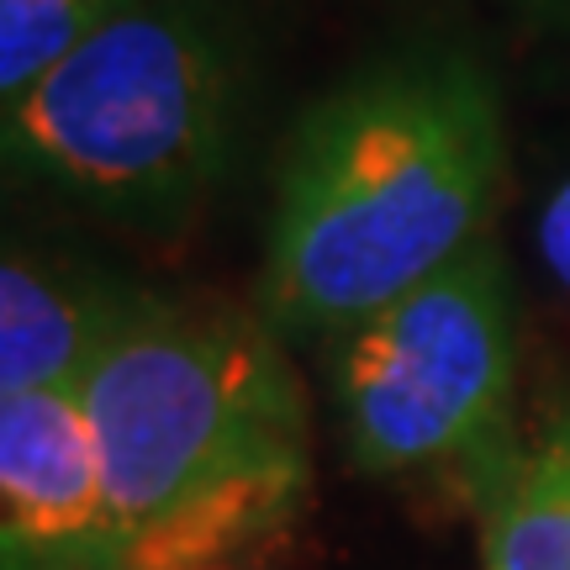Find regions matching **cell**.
Segmentation results:
<instances>
[{
	"instance_id": "1",
	"label": "cell",
	"mask_w": 570,
	"mask_h": 570,
	"mask_svg": "<svg viewBox=\"0 0 570 570\" xmlns=\"http://www.w3.org/2000/svg\"><path fill=\"white\" fill-rule=\"evenodd\" d=\"M508 169L497 85L465 53H402L306 106L269 202L259 317L333 338L487 244Z\"/></svg>"
},
{
	"instance_id": "2",
	"label": "cell",
	"mask_w": 570,
	"mask_h": 570,
	"mask_svg": "<svg viewBox=\"0 0 570 570\" xmlns=\"http://www.w3.org/2000/svg\"><path fill=\"white\" fill-rule=\"evenodd\" d=\"M238 96V38L217 6L127 0L6 101V169L127 227L169 233L223 180Z\"/></svg>"
},
{
	"instance_id": "3",
	"label": "cell",
	"mask_w": 570,
	"mask_h": 570,
	"mask_svg": "<svg viewBox=\"0 0 570 570\" xmlns=\"http://www.w3.org/2000/svg\"><path fill=\"white\" fill-rule=\"evenodd\" d=\"M122 550L202 491L306 454L281 333L238 306L154 296L80 381Z\"/></svg>"
},
{
	"instance_id": "4",
	"label": "cell",
	"mask_w": 570,
	"mask_h": 570,
	"mask_svg": "<svg viewBox=\"0 0 570 570\" xmlns=\"http://www.w3.org/2000/svg\"><path fill=\"white\" fill-rule=\"evenodd\" d=\"M512 381V281L487 244L327 338L344 454L365 475L460 470L475 481L518 444Z\"/></svg>"
},
{
	"instance_id": "5",
	"label": "cell",
	"mask_w": 570,
	"mask_h": 570,
	"mask_svg": "<svg viewBox=\"0 0 570 570\" xmlns=\"http://www.w3.org/2000/svg\"><path fill=\"white\" fill-rule=\"evenodd\" d=\"M0 570H122L80 391L0 396Z\"/></svg>"
},
{
	"instance_id": "6",
	"label": "cell",
	"mask_w": 570,
	"mask_h": 570,
	"mask_svg": "<svg viewBox=\"0 0 570 570\" xmlns=\"http://www.w3.org/2000/svg\"><path fill=\"white\" fill-rule=\"evenodd\" d=\"M142 302V285L85 265H42L11 244L0 265V396L80 391Z\"/></svg>"
},
{
	"instance_id": "7",
	"label": "cell",
	"mask_w": 570,
	"mask_h": 570,
	"mask_svg": "<svg viewBox=\"0 0 570 570\" xmlns=\"http://www.w3.org/2000/svg\"><path fill=\"white\" fill-rule=\"evenodd\" d=\"M312 497V465L269 460L223 487L202 491L196 502L175 508L154 529H142L122 550V570H212L238 566V554L275 544Z\"/></svg>"
},
{
	"instance_id": "8",
	"label": "cell",
	"mask_w": 570,
	"mask_h": 570,
	"mask_svg": "<svg viewBox=\"0 0 570 570\" xmlns=\"http://www.w3.org/2000/svg\"><path fill=\"white\" fill-rule=\"evenodd\" d=\"M470 497L481 502L487 570H570V412H554L533 444L497 454Z\"/></svg>"
},
{
	"instance_id": "9",
	"label": "cell",
	"mask_w": 570,
	"mask_h": 570,
	"mask_svg": "<svg viewBox=\"0 0 570 570\" xmlns=\"http://www.w3.org/2000/svg\"><path fill=\"white\" fill-rule=\"evenodd\" d=\"M122 6L127 0H0V96L17 101Z\"/></svg>"
},
{
	"instance_id": "10",
	"label": "cell",
	"mask_w": 570,
	"mask_h": 570,
	"mask_svg": "<svg viewBox=\"0 0 570 570\" xmlns=\"http://www.w3.org/2000/svg\"><path fill=\"white\" fill-rule=\"evenodd\" d=\"M539 248H544V265L554 269V281L570 291V180L560 185L544 206V223H539Z\"/></svg>"
},
{
	"instance_id": "11",
	"label": "cell",
	"mask_w": 570,
	"mask_h": 570,
	"mask_svg": "<svg viewBox=\"0 0 570 570\" xmlns=\"http://www.w3.org/2000/svg\"><path fill=\"white\" fill-rule=\"evenodd\" d=\"M539 6H560V11H570V0H539Z\"/></svg>"
},
{
	"instance_id": "12",
	"label": "cell",
	"mask_w": 570,
	"mask_h": 570,
	"mask_svg": "<svg viewBox=\"0 0 570 570\" xmlns=\"http://www.w3.org/2000/svg\"><path fill=\"white\" fill-rule=\"evenodd\" d=\"M212 570H244V566H212Z\"/></svg>"
}]
</instances>
